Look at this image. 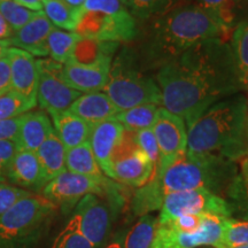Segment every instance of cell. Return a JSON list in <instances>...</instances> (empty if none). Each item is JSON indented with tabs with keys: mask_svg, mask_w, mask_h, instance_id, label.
<instances>
[{
	"mask_svg": "<svg viewBox=\"0 0 248 248\" xmlns=\"http://www.w3.org/2000/svg\"><path fill=\"white\" fill-rule=\"evenodd\" d=\"M162 108L181 117L186 128L216 102L243 89L230 43L202 40L157 69Z\"/></svg>",
	"mask_w": 248,
	"mask_h": 248,
	"instance_id": "obj_1",
	"label": "cell"
},
{
	"mask_svg": "<svg viewBox=\"0 0 248 248\" xmlns=\"http://www.w3.org/2000/svg\"><path fill=\"white\" fill-rule=\"evenodd\" d=\"M151 20L137 53L139 62L146 69H160L198 43L212 38L225 39L229 33L198 4L182 5Z\"/></svg>",
	"mask_w": 248,
	"mask_h": 248,
	"instance_id": "obj_2",
	"label": "cell"
},
{
	"mask_svg": "<svg viewBox=\"0 0 248 248\" xmlns=\"http://www.w3.org/2000/svg\"><path fill=\"white\" fill-rule=\"evenodd\" d=\"M186 153L235 162L248 155V100L234 94L216 102L187 128Z\"/></svg>",
	"mask_w": 248,
	"mask_h": 248,
	"instance_id": "obj_3",
	"label": "cell"
},
{
	"mask_svg": "<svg viewBox=\"0 0 248 248\" xmlns=\"http://www.w3.org/2000/svg\"><path fill=\"white\" fill-rule=\"evenodd\" d=\"M238 176L232 161L213 156H192L185 152L152 181L156 183L163 199L172 192L191 190L209 191L222 197L221 193H228Z\"/></svg>",
	"mask_w": 248,
	"mask_h": 248,
	"instance_id": "obj_4",
	"label": "cell"
},
{
	"mask_svg": "<svg viewBox=\"0 0 248 248\" xmlns=\"http://www.w3.org/2000/svg\"><path fill=\"white\" fill-rule=\"evenodd\" d=\"M104 92L119 110L153 104L162 107L159 85L141 70L138 55L124 47L111 61L108 82Z\"/></svg>",
	"mask_w": 248,
	"mask_h": 248,
	"instance_id": "obj_5",
	"label": "cell"
},
{
	"mask_svg": "<svg viewBox=\"0 0 248 248\" xmlns=\"http://www.w3.org/2000/svg\"><path fill=\"white\" fill-rule=\"evenodd\" d=\"M74 32L84 39L129 43L137 38V20L122 0H85Z\"/></svg>",
	"mask_w": 248,
	"mask_h": 248,
	"instance_id": "obj_6",
	"label": "cell"
},
{
	"mask_svg": "<svg viewBox=\"0 0 248 248\" xmlns=\"http://www.w3.org/2000/svg\"><path fill=\"white\" fill-rule=\"evenodd\" d=\"M57 207L31 193L0 216V248H33Z\"/></svg>",
	"mask_w": 248,
	"mask_h": 248,
	"instance_id": "obj_7",
	"label": "cell"
},
{
	"mask_svg": "<svg viewBox=\"0 0 248 248\" xmlns=\"http://www.w3.org/2000/svg\"><path fill=\"white\" fill-rule=\"evenodd\" d=\"M119 185L106 177L93 178L78 175L66 170L51 179L42 190V195L51 201L55 207H61L63 212L75 208L78 201L88 194L115 195Z\"/></svg>",
	"mask_w": 248,
	"mask_h": 248,
	"instance_id": "obj_8",
	"label": "cell"
},
{
	"mask_svg": "<svg viewBox=\"0 0 248 248\" xmlns=\"http://www.w3.org/2000/svg\"><path fill=\"white\" fill-rule=\"evenodd\" d=\"M160 209L159 224H166L185 214H215L224 217L233 215L228 200L204 190L179 191L167 194Z\"/></svg>",
	"mask_w": 248,
	"mask_h": 248,
	"instance_id": "obj_9",
	"label": "cell"
},
{
	"mask_svg": "<svg viewBox=\"0 0 248 248\" xmlns=\"http://www.w3.org/2000/svg\"><path fill=\"white\" fill-rule=\"evenodd\" d=\"M226 218L229 217L215 215V214H203L201 228L193 233L178 231L169 224H159L151 248L215 247L222 238Z\"/></svg>",
	"mask_w": 248,
	"mask_h": 248,
	"instance_id": "obj_10",
	"label": "cell"
},
{
	"mask_svg": "<svg viewBox=\"0 0 248 248\" xmlns=\"http://www.w3.org/2000/svg\"><path fill=\"white\" fill-rule=\"evenodd\" d=\"M39 68L37 102L48 114L68 110L83 93L68 86L61 78L62 64L53 60H37Z\"/></svg>",
	"mask_w": 248,
	"mask_h": 248,
	"instance_id": "obj_11",
	"label": "cell"
},
{
	"mask_svg": "<svg viewBox=\"0 0 248 248\" xmlns=\"http://www.w3.org/2000/svg\"><path fill=\"white\" fill-rule=\"evenodd\" d=\"M110 204L95 194H88L74 208L70 221L94 248L102 246L111 226Z\"/></svg>",
	"mask_w": 248,
	"mask_h": 248,
	"instance_id": "obj_12",
	"label": "cell"
},
{
	"mask_svg": "<svg viewBox=\"0 0 248 248\" xmlns=\"http://www.w3.org/2000/svg\"><path fill=\"white\" fill-rule=\"evenodd\" d=\"M152 131L160 152L159 166L155 171L157 175L186 152L187 128L181 117L161 107Z\"/></svg>",
	"mask_w": 248,
	"mask_h": 248,
	"instance_id": "obj_13",
	"label": "cell"
},
{
	"mask_svg": "<svg viewBox=\"0 0 248 248\" xmlns=\"http://www.w3.org/2000/svg\"><path fill=\"white\" fill-rule=\"evenodd\" d=\"M155 170L153 162L137 147L135 138L129 142L123 137L113 159V179L132 187H141L154 178Z\"/></svg>",
	"mask_w": 248,
	"mask_h": 248,
	"instance_id": "obj_14",
	"label": "cell"
},
{
	"mask_svg": "<svg viewBox=\"0 0 248 248\" xmlns=\"http://www.w3.org/2000/svg\"><path fill=\"white\" fill-rule=\"evenodd\" d=\"M113 58H101L91 63H80L73 60L62 64L61 78L71 89L80 93L100 92L105 89Z\"/></svg>",
	"mask_w": 248,
	"mask_h": 248,
	"instance_id": "obj_15",
	"label": "cell"
},
{
	"mask_svg": "<svg viewBox=\"0 0 248 248\" xmlns=\"http://www.w3.org/2000/svg\"><path fill=\"white\" fill-rule=\"evenodd\" d=\"M125 130L115 119H110L92 126L89 142L93 155L105 176L113 178V159Z\"/></svg>",
	"mask_w": 248,
	"mask_h": 248,
	"instance_id": "obj_16",
	"label": "cell"
},
{
	"mask_svg": "<svg viewBox=\"0 0 248 248\" xmlns=\"http://www.w3.org/2000/svg\"><path fill=\"white\" fill-rule=\"evenodd\" d=\"M7 54L11 64L12 90L37 105L38 86V62L32 54L16 47H8Z\"/></svg>",
	"mask_w": 248,
	"mask_h": 248,
	"instance_id": "obj_17",
	"label": "cell"
},
{
	"mask_svg": "<svg viewBox=\"0 0 248 248\" xmlns=\"http://www.w3.org/2000/svg\"><path fill=\"white\" fill-rule=\"evenodd\" d=\"M7 183L32 193L44 188L48 181L36 152L18 148L9 167Z\"/></svg>",
	"mask_w": 248,
	"mask_h": 248,
	"instance_id": "obj_18",
	"label": "cell"
},
{
	"mask_svg": "<svg viewBox=\"0 0 248 248\" xmlns=\"http://www.w3.org/2000/svg\"><path fill=\"white\" fill-rule=\"evenodd\" d=\"M54 28L44 12H37L29 22L8 38L9 46L23 49L32 55L46 57L48 55L47 38Z\"/></svg>",
	"mask_w": 248,
	"mask_h": 248,
	"instance_id": "obj_19",
	"label": "cell"
},
{
	"mask_svg": "<svg viewBox=\"0 0 248 248\" xmlns=\"http://www.w3.org/2000/svg\"><path fill=\"white\" fill-rule=\"evenodd\" d=\"M68 110L92 126L104 121L114 119L119 113V109L105 92L83 93L73 102Z\"/></svg>",
	"mask_w": 248,
	"mask_h": 248,
	"instance_id": "obj_20",
	"label": "cell"
},
{
	"mask_svg": "<svg viewBox=\"0 0 248 248\" xmlns=\"http://www.w3.org/2000/svg\"><path fill=\"white\" fill-rule=\"evenodd\" d=\"M54 131L45 111H28L21 115V125L16 141L22 150L37 152L46 138Z\"/></svg>",
	"mask_w": 248,
	"mask_h": 248,
	"instance_id": "obj_21",
	"label": "cell"
},
{
	"mask_svg": "<svg viewBox=\"0 0 248 248\" xmlns=\"http://www.w3.org/2000/svg\"><path fill=\"white\" fill-rule=\"evenodd\" d=\"M54 124V131L66 147V150L77 147L88 141L92 125L84 120L71 114L69 110L49 114Z\"/></svg>",
	"mask_w": 248,
	"mask_h": 248,
	"instance_id": "obj_22",
	"label": "cell"
},
{
	"mask_svg": "<svg viewBox=\"0 0 248 248\" xmlns=\"http://www.w3.org/2000/svg\"><path fill=\"white\" fill-rule=\"evenodd\" d=\"M66 153V147L55 131L52 132L37 150L36 154L48 182L67 170Z\"/></svg>",
	"mask_w": 248,
	"mask_h": 248,
	"instance_id": "obj_23",
	"label": "cell"
},
{
	"mask_svg": "<svg viewBox=\"0 0 248 248\" xmlns=\"http://www.w3.org/2000/svg\"><path fill=\"white\" fill-rule=\"evenodd\" d=\"M66 169L68 171L93 178H104L105 175L93 155L89 140L79 146L67 150Z\"/></svg>",
	"mask_w": 248,
	"mask_h": 248,
	"instance_id": "obj_24",
	"label": "cell"
},
{
	"mask_svg": "<svg viewBox=\"0 0 248 248\" xmlns=\"http://www.w3.org/2000/svg\"><path fill=\"white\" fill-rule=\"evenodd\" d=\"M160 108L161 106L153 104L140 105L129 109L119 110L114 119L122 124L125 131H141V130L152 129Z\"/></svg>",
	"mask_w": 248,
	"mask_h": 248,
	"instance_id": "obj_25",
	"label": "cell"
},
{
	"mask_svg": "<svg viewBox=\"0 0 248 248\" xmlns=\"http://www.w3.org/2000/svg\"><path fill=\"white\" fill-rule=\"evenodd\" d=\"M244 0H198L204 11H207L224 29L230 32L240 22L239 14Z\"/></svg>",
	"mask_w": 248,
	"mask_h": 248,
	"instance_id": "obj_26",
	"label": "cell"
},
{
	"mask_svg": "<svg viewBox=\"0 0 248 248\" xmlns=\"http://www.w3.org/2000/svg\"><path fill=\"white\" fill-rule=\"evenodd\" d=\"M188 0H124V5L136 20L148 21L162 16L179 6L187 4Z\"/></svg>",
	"mask_w": 248,
	"mask_h": 248,
	"instance_id": "obj_27",
	"label": "cell"
},
{
	"mask_svg": "<svg viewBox=\"0 0 248 248\" xmlns=\"http://www.w3.org/2000/svg\"><path fill=\"white\" fill-rule=\"evenodd\" d=\"M231 48L244 90L248 88V18L241 20L232 32Z\"/></svg>",
	"mask_w": 248,
	"mask_h": 248,
	"instance_id": "obj_28",
	"label": "cell"
},
{
	"mask_svg": "<svg viewBox=\"0 0 248 248\" xmlns=\"http://www.w3.org/2000/svg\"><path fill=\"white\" fill-rule=\"evenodd\" d=\"M82 39L76 32H67L55 27L47 38L48 55L58 63H66L70 60L76 45Z\"/></svg>",
	"mask_w": 248,
	"mask_h": 248,
	"instance_id": "obj_29",
	"label": "cell"
},
{
	"mask_svg": "<svg viewBox=\"0 0 248 248\" xmlns=\"http://www.w3.org/2000/svg\"><path fill=\"white\" fill-rule=\"evenodd\" d=\"M44 13L54 27L74 32L79 18V8L73 7L64 0H44Z\"/></svg>",
	"mask_w": 248,
	"mask_h": 248,
	"instance_id": "obj_30",
	"label": "cell"
},
{
	"mask_svg": "<svg viewBox=\"0 0 248 248\" xmlns=\"http://www.w3.org/2000/svg\"><path fill=\"white\" fill-rule=\"evenodd\" d=\"M159 219L152 215H142L124 237L123 248H151Z\"/></svg>",
	"mask_w": 248,
	"mask_h": 248,
	"instance_id": "obj_31",
	"label": "cell"
},
{
	"mask_svg": "<svg viewBox=\"0 0 248 248\" xmlns=\"http://www.w3.org/2000/svg\"><path fill=\"white\" fill-rule=\"evenodd\" d=\"M248 245V221L229 217L225 219L222 238L214 248H233Z\"/></svg>",
	"mask_w": 248,
	"mask_h": 248,
	"instance_id": "obj_32",
	"label": "cell"
},
{
	"mask_svg": "<svg viewBox=\"0 0 248 248\" xmlns=\"http://www.w3.org/2000/svg\"><path fill=\"white\" fill-rule=\"evenodd\" d=\"M36 107L32 102L13 90L0 95V120H11L26 114Z\"/></svg>",
	"mask_w": 248,
	"mask_h": 248,
	"instance_id": "obj_33",
	"label": "cell"
},
{
	"mask_svg": "<svg viewBox=\"0 0 248 248\" xmlns=\"http://www.w3.org/2000/svg\"><path fill=\"white\" fill-rule=\"evenodd\" d=\"M0 13L15 32L29 22L37 12L18 5L15 0H0Z\"/></svg>",
	"mask_w": 248,
	"mask_h": 248,
	"instance_id": "obj_34",
	"label": "cell"
},
{
	"mask_svg": "<svg viewBox=\"0 0 248 248\" xmlns=\"http://www.w3.org/2000/svg\"><path fill=\"white\" fill-rule=\"evenodd\" d=\"M53 248H94L93 245L80 233L78 229L73 222L68 221L57 238H55Z\"/></svg>",
	"mask_w": 248,
	"mask_h": 248,
	"instance_id": "obj_35",
	"label": "cell"
},
{
	"mask_svg": "<svg viewBox=\"0 0 248 248\" xmlns=\"http://www.w3.org/2000/svg\"><path fill=\"white\" fill-rule=\"evenodd\" d=\"M231 204L232 214H239L245 221H248V186L243 182L240 176H238L229 188L228 193Z\"/></svg>",
	"mask_w": 248,
	"mask_h": 248,
	"instance_id": "obj_36",
	"label": "cell"
},
{
	"mask_svg": "<svg viewBox=\"0 0 248 248\" xmlns=\"http://www.w3.org/2000/svg\"><path fill=\"white\" fill-rule=\"evenodd\" d=\"M133 138H135V142L137 145V147L153 162L155 169H156L160 161V152L159 147H157L156 139H155V136L153 131H152V129L133 132Z\"/></svg>",
	"mask_w": 248,
	"mask_h": 248,
	"instance_id": "obj_37",
	"label": "cell"
},
{
	"mask_svg": "<svg viewBox=\"0 0 248 248\" xmlns=\"http://www.w3.org/2000/svg\"><path fill=\"white\" fill-rule=\"evenodd\" d=\"M32 192L26 191L9 184L7 182H0V216L7 213L18 201L30 195Z\"/></svg>",
	"mask_w": 248,
	"mask_h": 248,
	"instance_id": "obj_38",
	"label": "cell"
},
{
	"mask_svg": "<svg viewBox=\"0 0 248 248\" xmlns=\"http://www.w3.org/2000/svg\"><path fill=\"white\" fill-rule=\"evenodd\" d=\"M18 148L16 140H0V182H7L9 167Z\"/></svg>",
	"mask_w": 248,
	"mask_h": 248,
	"instance_id": "obj_39",
	"label": "cell"
},
{
	"mask_svg": "<svg viewBox=\"0 0 248 248\" xmlns=\"http://www.w3.org/2000/svg\"><path fill=\"white\" fill-rule=\"evenodd\" d=\"M203 214H185L172 219L171 222L166 223V224L171 225L176 230L182 232H187V233H193L197 232L201 228L202 224Z\"/></svg>",
	"mask_w": 248,
	"mask_h": 248,
	"instance_id": "obj_40",
	"label": "cell"
},
{
	"mask_svg": "<svg viewBox=\"0 0 248 248\" xmlns=\"http://www.w3.org/2000/svg\"><path fill=\"white\" fill-rule=\"evenodd\" d=\"M21 125V116L0 120V140H16Z\"/></svg>",
	"mask_w": 248,
	"mask_h": 248,
	"instance_id": "obj_41",
	"label": "cell"
},
{
	"mask_svg": "<svg viewBox=\"0 0 248 248\" xmlns=\"http://www.w3.org/2000/svg\"><path fill=\"white\" fill-rule=\"evenodd\" d=\"M11 90V64H9L7 49H6L5 54L0 57V95L5 94Z\"/></svg>",
	"mask_w": 248,
	"mask_h": 248,
	"instance_id": "obj_42",
	"label": "cell"
},
{
	"mask_svg": "<svg viewBox=\"0 0 248 248\" xmlns=\"http://www.w3.org/2000/svg\"><path fill=\"white\" fill-rule=\"evenodd\" d=\"M18 5L23 6L32 12H40L43 11V4L44 0H15Z\"/></svg>",
	"mask_w": 248,
	"mask_h": 248,
	"instance_id": "obj_43",
	"label": "cell"
},
{
	"mask_svg": "<svg viewBox=\"0 0 248 248\" xmlns=\"http://www.w3.org/2000/svg\"><path fill=\"white\" fill-rule=\"evenodd\" d=\"M14 30L7 23L1 13H0V39H8L13 36Z\"/></svg>",
	"mask_w": 248,
	"mask_h": 248,
	"instance_id": "obj_44",
	"label": "cell"
},
{
	"mask_svg": "<svg viewBox=\"0 0 248 248\" xmlns=\"http://www.w3.org/2000/svg\"><path fill=\"white\" fill-rule=\"evenodd\" d=\"M239 176L245 184L248 186V155L241 160V172Z\"/></svg>",
	"mask_w": 248,
	"mask_h": 248,
	"instance_id": "obj_45",
	"label": "cell"
},
{
	"mask_svg": "<svg viewBox=\"0 0 248 248\" xmlns=\"http://www.w3.org/2000/svg\"><path fill=\"white\" fill-rule=\"evenodd\" d=\"M8 46H9L8 39H0V57L5 54L6 49L8 48ZM9 47H11V46H9Z\"/></svg>",
	"mask_w": 248,
	"mask_h": 248,
	"instance_id": "obj_46",
	"label": "cell"
},
{
	"mask_svg": "<svg viewBox=\"0 0 248 248\" xmlns=\"http://www.w3.org/2000/svg\"><path fill=\"white\" fill-rule=\"evenodd\" d=\"M64 1H66L67 4H69L70 6H73V7L80 8L82 7V5L84 4L85 0H64Z\"/></svg>",
	"mask_w": 248,
	"mask_h": 248,
	"instance_id": "obj_47",
	"label": "cell"
},
{
	"mask_svg": "<svg viewBox=\"0 0 248 248\" xmlns=\"http://www.w3.org/2000/svg\"><path fill=\"white\" fill-rule=\"evenodd\" d=\"M105 248H123V244L121 243L120 239H116V240L111 241L110 244H108Z\"/></svg>",
	"mask_w": 248,
	"mask_h": 248,
	"instance_id": "obj_48",
	"label": "cell"
},
{
	"mask_svg": "<svg viewBox=\"0 0 248 248\" xmlns=\"http://www.w3.org/2000/svg\"><path fill=\"white\" fill-rule=\"evenodd\" d=\"M233 248H248V245H246V246H238V247H233Z\"/></svg>",
	"mask_w": 248,
	"mask_h": 248,
	"instance_id": "obj_49",
	"label": "cell"
},
{
	"mask_svg": "<svg viewBox=\"0 0 248 248\" xmlns=\"http://www.w3.org/2000/svg\"><path fill=\"white\" fill-rule=\"evenodd\" d=\"M122 1H123V4H124V0H122Z\"/></svg>",
	"mask_w": 248,
	"mask_h": 248,
	"instance_id": "obj_50",
	"label": "cell"
},
{
	"mask_svg": "<svg viewBox=\"0 0 248 248\" xmlns=\"http://www.w3.org/2000/svg\"><path fill=\"white\" fill-rule=\"evenodd\" d=\"M247 90H248V88H247Z\"/></svg>",
	"mask_w": 248,
	"mask_h": 248,
	"instance_id": "obj_51",
	"label": "cell"
}]
</instances>
